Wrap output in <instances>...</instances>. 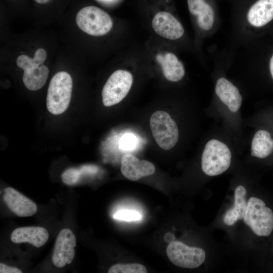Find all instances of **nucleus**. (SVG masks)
Returning a JSON list of instances; mask_svg holds the SVG:
<instances>
[{
	"mask_svg": "<svg viewBox=\"0 0 273 273\" xmlns=\"http://www.w3.org/2000/svg\"><path fill=\"white\" fill-rule=\"evenodd\" d=\"M136 141V138L133 134H125L120 139L119 147L122 150H131L135 147Z\"/></svg>",
	"mask_w": 273,
	"mask_h": 273,
	"instance_id": "5701e85b",
	"label": "nucleus"
},
{
	"mask_svg": "<svg viewBox=\"0 0 273 273\" xmlns=\"http://www.w3.org/2000/svg\"><path fill=\"white\" fill-rule=\"evenodd\" d=\"M109 273H146L147 269L142 264L139 263L116 264L108 270Z\"/></svg>",
	"mask_w": 273,
	"mask_h": 273,
	"instance_id": "aec40b11",
	"label": "nucleus"
},
{
	"mask_svg": "<svg viewBox=\"0 0 273 273\" xmlns=\"http://www.w3.org/2000/svg\"><path fill=\"white\" fill-rule=\"evenodd\" d=\"M155 171L154 165L149 161L140 160L132 154L124 155L121 161L122 174L131 180L153 174Z\"/></svg>",
	"mask_w": 273,
	"mask_h": 273,
	"instance_id": "9b49d317",
	"label": "nucleus"
},
{
	"mask_svg": "<svg viewBox=\"0 0 273 273\" xmlns=\"http://www.w3.org/2000/svg\"><path fill=\"white\" fill-rule=\"evenodd\" d=\"M215 91L221 101L226 105L232 112H236L242 102V96L238 88L224 77L219 78L216 84Z\"/></svg>",
	"mask_w": 273,
	"mask_h": 273,
	"instance_id": "4468645a",
	"label": "nucleus"
},
{
	"mask_svg": "<svg viewBox=\"0 0 273 273\" xmlns=\"http://www.w3.org/2000/svg\"><path fill=\"white\" fill-rule=\"evenodd\" d=\"M22 272L17 267L8 266L3 263H0L1 273H21Z\"/></svg>",
	"mask_w": 273,
	"mask_h": 273,
	"instance_id": "b1692460",
	"label": "nucleus"
},
{
	"mask_svg": "<svg viewBox=\"0 0 273 273\" xmlns=\"http://www.w3.org/2000/svg\"><path fill=\"white\" fill-rule=\"evenodd\" d=\"M156 60L160 65L164 76L169 81L176 82L184 76V67L174 54H158Z\"/></svg>",
	"mask_w": 273,
	"mask_h": 273,
	"instance_id": "2eb2a0df",
	"label": "nucleus"
},
{
	"mask_svg": "<svg viewBox=\"0 0 273 273\" xmlns=\"http://www.w3.org/2000/svg\"><path fill=\"white\" fill-rule=\"evenodd\" d=\"M243 219L258 236H268L273 230V212L259 198L249 199Z\"/></svg>",
	"mask_w": 273,
	"mask_h": 273,
	"instance_id": "20e7f679",
	"label": "nucleus"
},
{
	"mask_svg": "<svg viewBox=\"0 0 273 273\" xmlns=\"http://www.w3.org/2000/svg\"><path fill=\"white\" fill-rule=\"evenodd\" d=\"M150 127L157 144L163 150L171 149L177 142L178 130L176 123L167 112H154L150 118Z\"/></svg>",
	"mask_w": 273,
	"mask_h": 273,
	"instance_id": "423d86ee",
	"label": "nucleus"
},
{
	"mask_svg": "<svg viewBox=\"0 0 273 273\" xmlns=\"http://www.w3.org/2000/svg\"><path fill=\"white\" fill-rule=\"evenodd\" d=\"M36 3L40 4H43L48 3L50 0H34Z\"/></svg>",
	"mask_w": 273,
	"mask_h": 273,
	"instance_id": "cd10ccee",
	"label": "nucleus"
},
{
	"mask_svg": "<svg viewBox=\"0 0 273 273\" xmlns=\"http://www.w3.org/2000/svg\"><path fill=\"white\" fill-rule=\"evenodd\" d=\"M106 1H107V0H106Z\"/></svg>",
	"mask_w": 273,
	"mask_h": 273,
	"instance_id": "c85d7f7f",
	"label": "nucleus"
},
{
	"mask_svg": "<svg viewBox=\"0 0 273 273\" xmlns=\"http://www.w3.org/2000/svg\"><path fill=\"white\" fill-rule=\"evenodd\" d=\"M132 82L133 77L129 72L123 70L114 72L102 89L104 105L110 107L121 102L128 93Z\"/></svg>",
	"mask_w": 273,
	"mask_h": 273,
	"instance_id": "0eeeda50",
	"label": "nucleus"
},
{
	"mask_svg": "<svg viewBox=\"0 0 273 273\" xmlns=\"http://www.w3.org/2000/svg\"><path fill=\"white\" fill-rule=\"evenodd\" d=\"M72 79L66 72L55 74L51 79L47 96V107L53 114L64 112L70 104L72 89Z\"/></svg>",
	"mask_w": 273,
	"mask_h": 273,
	"instance_id": "f03ea898",
	"label": "nucleus"
},
{
	"mask_svg": "<svg viewBox=\"0 0 273 273\" xmlns=\"http://www.w3.org/2000/svg\"><path fill=\"white\" fill-rule=\"evenodd\" d=\"M164 239L166 242L170 243L174 241V236L172 233H167L164 236Z\"/></svg>",
	"mask_w": 273,
	"mask_h": 273,
	"instance_id": "a878e982",
	"label": "nucleus"
},
{
	"mask_svg": "<svg viewBox=\"0 0 273 273\" xmlns=\"http://www.w3.org/2000/svg\"><path fill=\"white\" fill-rule=\"evenodd\" d=\"M269 69L270 73L271 75V77L273 79V55L271 57L270 60V63H269Z\"/></svg>",
	"mask_w": 273,
	"mask_h": 273,
	"instance_id": "bb28decb",
	"label": "nucleus"
},
{
	"mask_svg": "<svg viewBox=\"0 0 273 273\" xmlns=\"http://www.w3.org/2000/svg\"><path fill=\"white\" fill-rule=\"evenodd\" d=\"M197 17L198 25L202 29L208 30L212 28L214 21V14L212 7L208 4H206L203 11Z\"/></svg>",
	"mask_w": 273,
	"mask_h": 273,
	"instance_id": "6ab92c4d",
	"label": "nucleus"
},
{
	"mask_svg": "<svg viewBox=\"0 0 273 273\" xmlns=\"http://www.w3.org/2000/svg\"><path fill=\"white\" fill-rule=\"evenodd\" d=\"M76 22L83 32L93 36H102L112 29L113 21L109 15L96 6L81 9L76 16Z\"/></svg>",
	"mask_w": 273,
	"mask_h": 273,
	"instance_id": "39448f33",
	"label": "nucleus"
},
{
	"mask_svg": "<svg viewBox=\"0 0 273 273\" xmlns=\"http://www.w3.org/2000/svg\"><path fill=\"white\" fill-rule=\"evenodd\" d=\"M49 237L48 231L42 227H21L13 231L11 240L14 243L27 242L39 248L47 242Z\"/></svg>",
	"mask_w": 273,
	"mask_h": 273,
	"instance_id": "ddd939ff",
	"label": "nucleus"
},
{
	"mask_svg": "<svg viewBox=\"0 0 273 273\" xmlns=\"http://www.w3.org/2000/svg\"><path fill=\"white\" fill-rule=\"evenodd\" d=\"M247 19L252 25L262 27L273 19V0H258L250 8Z\"/></svg>",
	"mask_w": 273,
	"mask_h": 273,
	"instance_id": "dca6fc26",
	"label": "nucleus"
},
{
	"mask_svg": "<svg viewBox=\"0 0 273 273\" xmlns=\"http://www.w3.org/2000/svg\"><path fill=\"white\" fill-rule=\"evenodd\" d=\"M152 25L156 33L168 39H178L184 33V27L179 21L167 12L157 13L152 20Z\"/></svg>",
	"mask_w": 273,
	"mask_h": 273,
	"instance_id": "9d476101",
	"label": "nucleus"
},
{
	"mask_svg": "<svg viewBox=\"0 0 273 273\" xmlns=\"http://www.w3.org/2000/svg\"><path fill=\"white\" fill-rule=\"evenodd\" d=\"M81 174L79 169L70 168L63 172L62 174V179L64 184L73 185L79 180Z\"/></svg>",
	"mask_w": 273,
	"mask_h": 273,
	"instance_id": "4be33fe9",
	"label": "nucleus"
},
{
	"mask_svg": "<svg viewBox=\"0 0 273 273\" xmlns=\"http://www.w3.org/2000/svg\"><path fill=\"white\" fill-rule=\"evenodd\" d=\"M47 56L46 50L40 48L36 51L32 58L25 55L17 58V65L24 70L23 81L28 89L38 90L46 83L49 70L48 67L42 64Z\"/></svg>",
	"mask_w": 273,
	"mask_h": 273,
	"instance_id": "f257e3e1",
	"label": "nucleus"
},
{
	"mask_svg": "<svg viewBox=\"0 0 273 273\" xmlns=\"http://www.w3.org/2000/svg\"><path fill=\"white\" fill-rule=\"evenodd\" d=\"M3 199L9 209L18 216H30L37 211L34 202L12 188L5 189Z\"/></svg>",
	"mask_w": 273,
	"mask_h": 273,
	"instance_id": "f8f14e48",
	"label": "nucleus"
},
{
	"mask_svg": "<svg viewBox=\"0 0 273 273\" xmlns=\"http://www.w3.org/2000/svg\"><path fill=\"white\" fill-rule=\"evenodd\" d=\"M273 151V140L269 133L264 130H259L255 134L251 144L252 156L264 158Z\"/></svg>",
	"mask_w": 273,
	"mask_h": 273,
	"instance_id": "a211bd4d",
	"label": "nucleus"
},
{
	"mask_svg": "<svg viewBox=\"0 0 273 273\" xmlns=\"http://www.w3.org/2000/svg\"><path fill=\"white\" fill-rule=\"evenodd\" d=\"M76 244L75 236L70 229L61 230L57 237L53 254L54 264L62 267L71 263L74 257Z\"/></svg>",
	"mask_w": 273,
	"mask_h": 273,
	"instance_id": "1a4fd4ad",
	"label": "nucleus"
},
{
	"mask_svg": "<svg viewBox=\"0 0 273 273\" xmlns=\"http://www.w3.org/2000/svg\"><path fill=\"white\" fill-rule=\"evenodd\" d=\"M113 217L114 219L123 221H136L141 219V214L135 210L123 209L117 211L113 215Z\"/></svg>",
	"mask_w": 273,
	"mask_h": 273,
	"instance_id": "412c9836",
	"label": "nucleus"
},
{
	"mask_svg": "<svg viewBox=\"0 0 273 273\" xmlns=\"http://www.w3.org/2000/svg\"><path fill=\"white\" fill-rule=\"evenodd\" d=\"M231 162V153L228 146L217 140L209 141L203 151L201 166L209 176H216L225 171Z\"/></svg>",
	"mask_w": 273,
	"mask_h": 273,
	"instance_id": "7ed1b4c3",
	"label": "nucleus"
},
{
	"mask_svg": "<svg viewBox=\"0 0 273 273\" xmlns=\"http://www.w3.org/2000/svg\"><path fill=\"white\" fill-rule=\"evenodd\" d=\"M246 193V189L242 186L236 188L234 205L226 211L223 217V221L226 224L233 225L238 219L243 218L247 204L245 199Z\"/></svg>",
	"mask_w": 273,
	"mask_h": 273,
	"instance_id": "f3484780",
	"label": "nucleus"
},
{
	"mask_svg": "<svg viewBox=\"0 0 273 273\" xmlns=\"http://www.w3.org/2000/svg\"><path fill=\"white\" fill-rule=\"evenodd\" d=\"M82 173H95L97 168L95 166L90 165H83L79 168Z\"/></svg>",
	"mask_w": 273,
	"mask_h": 273,
	"instance_id": "393cba45",
	"label": "nucleus"
},
{
	"mask_svg": "<svg viewBox=\"0 0 273 273\" xmlns=\"http://www.w3.org/2000/svg\"><path fill=\"white\" fill-rule=\"evenodd\" d=\"M166 253L173 264L186 268L199 267L203 263L206 256L205 252L202 248L190 247L178 241L169 243Z\"/></svg>",
	"mask_w": 273,
	"mask_h": 273,
	"instance_id": "6e6552de",
	"label": "nucleus"
}]
</instances>
